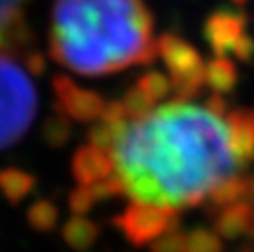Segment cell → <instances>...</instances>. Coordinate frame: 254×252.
Returning a JSON list of instances; mask_svg holds the SVG:
<instances>
[{
  "mask_svg": "<svg viewBox=\"0 0 254 252\" xmlns=\"http://www.w3.org/2000/svg\"><path fill=\"white\" fill-rule=\"evenodd\" d=\"M123 107H125V113H127V121H131V119H139V117H143L145 113H149L151 109H153V101L149 99V95L141 89V87H131L127 93H125V97H123Z\"/></svg>",
  "mask_w": 254,
  "mask_h": 252,
  "instance_id": "cell-21",
  "label": "cell"
},
{
  "mask_svg": "<svg viewBox=\"0 0 254 252\" xmlns=\"http://www.w3.org/2000/svg\"><path fill=\"white\" fill-rule=\"evenodd\" d=\"M238 81V69L232 60L226 56H214L210 62H206V85L212 87L216 93H228L236 87Z\"/></svg>",
  "mask_w": 254,
  "mask_h": 252,
  "instance_id": "cell-14",
  "label": "cell"
},
{
  "mask_svg": "<svg viewBox=\"0 0 254 252\" xmlns=\"http://www.w3.org/2000/svg\"><path fill=\"white\" fill-rule=\"evenodd\" d=\"M151 252H187V234L181 230H169L149 244Z\"/></svg>",
  "mask_w": 254,
  "mask_h": 252,
  "instance_id": "cell-22",
  "label": "cell"
},
{
  "mask_svg": "<svg viewBox=\"0 0 254 252\" xmlns=\"http://www.w3.org/2000/svg\"><path fill=\"white\" fill-rule=\"evenodd\" d=\"M248 196H250V202L254 204V175H252V179L248 181Z\"/></svg>",
  "mask_w": 254,
  "mask_h": 252,
  "instance_id": "cell-29",
  "label": "cell"
},
{
  "mask_svg": "<svg viewBox=\"0 0 254 252\" xmlns=\"http://www.w3.org/2000/svg\"><path fill=\"white\" fill-rule=\"evenodd\" d=\"M115 165L109 153L93 147V145H81L75 149L71 157V175L77 181V185H93L113 173Z\"/></svg>",
  "mask_w": 254,
  "mask_h": 252,
  "instance_id": "cell-8",
  "label": "cell"
},
{
  "mask_svg": "<svg viewBox=\"0 0 254 252\" xmlns=\"http://www.w3.org/2000/svg\"><path fill=\"white\" fill-rule=\"evenodd\" d=\"M113 226L121 230L131 244L145 246L169 230H179V216L171 208L133 200L113 218Z\"/></svg>",
  "mask_w": 254,
  "mask_h": 252,
  "instance_id": "cell-5",
  "label": "cell"
},
{
  "mask_svg": "<svg viewBox=\"0 0 254 252\" xmlns=\"http://www.w3.org/2000/svg\"><path fill=\"white\" fill-rule=\"evenodd\" d=\"M58 218H60V210L48 198H40L32 202L26 210V220L30 228L36 232H52L58 224Z\"/></svg>",
  "mask_w": 254,
  "mask_h": 252,
  "instance_id": "cell-16",
  "label": "cell"
},
{
  "mask_svg": "<svg viewBox=\"0 0 254 252\" xmlns=\"http://www.w3.org/2000/svg\"><path fill=\"white\" fill-rule=\"evenodd\" d=\"M109 155L133 200L171 210L202 202L216 183L244 167L224 117L187 101L123 121Z\"/></svg>",
  "mask_w": 254,
  "mask_h": 252,
  "instance_id": "cell-1",
  "label": "cell"
},
{
  "mask_svg": "<svg viewBox=\"0 0 254 252\" xmlns=\"http://www.w3.org/2000/svg\"><path fill=\"white\" fill-rule=\"evenodd\" d=\"M232 56L240 62H250L254 58V38H250L246 32L236 40V44L232 46Z\"/></svg>",
  "mask_w": 254,
  "mask_h": 252,
  "instance_id": "cell-25",
  "label": "cell"
},
{
  "mask_svg": "<svg viewBox=\"0 0 254 252\" xmlns=\"http://www.w3.org/2000/svg\"><path fill=\"white\" fill-rule=\"evenodd\" d=\"M97 236H99V226L93 220L79 214H73L62 226V238L71 250H87L89 246L95 244Z\"/></svg>",
  "mask_w": 254,
  "mask_h": 252,
  "instance_id": "cell-12",
  "label": "cell"
},
{
  "mask_svg": "<svg viewBox=\"0 0 254 252\" xmlns=\"http://www.w3.org/2000/svg\"><path fill=\"white\" fill-rule=\"evenodd\" d=\"M95 196L91 192V187H85V185H79L77 189L71 190L69 198H67V204H69V210L73 214H79V216H85L93 206H95Z\"/></svg>",
  "mask_w": 254,
  "mask_h": 252,
  "instance_id": "cell-24",
  "label": "cell"
},
{
  "mask_svg": "<svg viewBox=\"0 0 254 252\" xmlns=\"http://www.w3.org/2000/svg\"><path fill=\"white\" fill-rule=\"evenodd\" d=\"M157 48L173 81L175 99L187 101L189 97L198 95L206 85V62L200 54L187 40L171 32L157 40Z\"/></svg>",
  "mask_w": 254,
  "mask_h": 252,
  "instance_id": "cell-4",
  "label": "cell"
},
{
  "mask_svg": "<svg viewBox=\"0 0 254 252\" xmlns=\"http://www.w3.org/2000/svg\"><path fill=\"white\" fill-rule=\"evenodd\" d=\"M246 16L238 10L218 8L204 22V38L214 56H226L244 34Z\"/></svg>",
  "mask_w": 254,
  "mask_h": 252,
  "instance_id": "cell-7",
  "label": "cell"
},
{
  "mask_svg": "<svg viewBox=\"0 0 254 252\" xmlns=\"http://www.w3.org/2000/svg\"><path fill=\"white\" fill-rule=\"evenodd\" d=\"M236 157L246 165L254 157V111L234 109L224 115Z\"/></svg>",
  "mask_w": 254,
  "mask_h": 252,
  "instance_id": "cell-10",
  "label": "cell"
},
{
  "mask_svg": "<svg viewBox=\"0 0 254 252\" xmlns=\"http://www.w3.org/2000/svg\"><path fill=\"white\" fill-rule=\"evenodd\" d=\"M26 0H0V46H20L28 30L22 24V8Z\"/></svg>",
  "mask_w": 254,
  "mask_h": 252,
  "instance_id": "cell-11",
  "label": "cell"
},
{
  "mask_svg": "<svg viewBox=\"0 0 254 252\" xmlns=\"http://www.w3.org/2000/svg\"><path fill=\"white\" fill-rule=\"evenodd\" d=\"M101 121H107V123H119V121H127V113H125V107L121 101H111V103H105L103 107V113L99 117Z\"/></svg>",
  "mask_w": 254,
  "mask_h": 252,
  "instance_id": "cell-26",
  "label": "cell"
},
{
  "mask_svg": "<svg viewBox=\"0 0 254 252\" xmlns=\"http://www.w3.org/2000/svg\"><path fill=\"white\" fill-rule=\"evenodd\" d=\"M36 185L34 175L22 169H2L0 171V192L10 204H18L24 200Z\"/></svg>",
  "mask_w": 254,
  "mask_h": 252,
  "instance_id": "cell-15",
  "label": "cell"
},
{
  "mask_svg": "<svg viewBox=\"0 0 254 252\" xmlns=\"http://www.w3.org/2000/svg\"><path fill=\"white\" fill-rule=\"evenodd\" d=\"M24 65L32 71V73H42L44 71V65H46V62H44V56L40 54V52H28L26 56H24Z\"/></svg>",
  "mask_w": 254,
  "mask_h": 252,
  "instance_id": "cell-28",
  "label": "cell"
},
{
  "mask_svg": "<svg viewBox=\"0 0 254 252\" xmlns=\"http://www.w3.org/2000/svg\"><path fill=\"white\" fill-rule=\"evenodd\" d=\"M252 236H254V226H252Z\"/></svg>",
  "mask_w": 254,
  "mask_h": 252,
  "instance_id": "cell-32",
  "label": "cell"
},
{
  "mask_svg": "<svg viewBox=\"0 0 254 252\" xmlns=\"http://www.w3.org/2000/svg\"><path fill=\"white\" fill-rule=\"evenodd\" d=\"M54 93H56V109L65 113L75 121H95L101 117L105 101L99 93L89 91L73 83L65 75L54 77Z\"/></svg>",
  "mask_w": 254,
  "mask_h": 252,
  "instance_id": "cell-6",
  "label": "cell"
},
{
  "mask_svg": "<svg viewBox=\"0 0 254 252\" xmlns=\"http://www.w3.org/2000/svg\"><path fill=\"white\" fill-rule=\"evenodd\" d=\"M244 196H248V181L240 175H230L226 179H222L220 183H216L210 192H208V206L210 210H218L226 204L238 202Z\"/></svg>",
  "mask_w": 254,
  "mask_h": 252,
  "instance_id": "cell-13",
  "label": "cell"
},
{
  "mask_svg": "<svg viewBox=\"0 0 254 252\" xmlns=\"http://www.w3.org/2000/svg\"><path fill=\"white\" fill-rule=\"evenodd\" d=\"M42 135L44 141L52 147H62L67 143L69 135H71V125H69V117L65 113H62L60 109H56V113H52L42 127Z\"/></svg>",
  "mask_w": 254,
  "mask_h": 252,
  "instance_id": "cell-17",
  "label": "cell"
},
{
  "mask_svg": "<svg viewBox=\"0 0 254 252\" xmlns=\"http://www.w3.org/2000/svg\"><path fill=\"white\" fill-rule=\"evenodd\" d=\"M187 252H222V240L208 228H192L187 232Z\"/></svg>",
  "mask_w": 254,
  "mask_h": 252,
  "instance_id": "cell-19",
  "label": "cell"
},
{
  "mask_svg": "<svg viewBox=\"0 0 254 252\" xmlns=\"http://www.w3.org/2000/svg\"><path fill=\"white\" fill-rule=\"evenodd\" d=\"M121 123H123V121H119V123H107V121L95 123V125L89 129V133H87L89 145H93V147H97V149L109 153L111 147H113V143H115V139H117V133H119Z\"/></svg>",
  "mask_w": 254,
  "mask_h": 252,
  "instance_id": "cell-20",
  "label": "cell"
},
{
  "mask_svg": "<svg viewBox=\"0 0 254 252\" xmlns=\"http://www.w3.org/2000/svg\"><path fill=\"white\" fill-rule=\"evenodd\" d=\"M38 107L36 87L22 63L0 48V149L14 145L30 127Z\"/></svg>",
  "mask_w": 254,
  "mask_h": 252,
  "instance_id": "cell-3",
  "label": "cell"
},
{
  "mask_svg": "<svg viewBox=\"0 0 254 252\" xmlns=\"http://www.w3.org/2000/svg\"><path fill=\"white\" fill-rule=\"evenodd\" d=\"M137 87H141L149 95V99L153 103H157V101H161V99H165V97H169L173 93V81H171V77L165 75V73H161V71H149V73H145L139 79Z\"/></svg>",
  "mask_w": 254,
  "mask_h": 252,
  "instance_id": "cell-18",
  "label": "cell"
},
{
  "mask_svg": "<svg viewBox=\"0 0 254 252\" xmlns=\"http://www.w3.org/2000/svg\"><path fill=\"white\" fill-rule=\"evenodd\" d=\"M52 58L81 75H103L159 54L153 16L143 0H56Z\"/></svg>",
  "mask_w": 254,
  "mask_h": 252,
  "instance_id": "cell-2",
  "label": "cell"
},
{
  "mask_svg": "<svg viewBox=\"0 0 254 252\" xmlns=\"http://www.w3.org/2000/svg\"><path fill=\"white\" fill-rule=\"evenodd\" d=\"M254 226V204L250 200H238L218 208L214 216V232L224 240H236Z\"/></svg>",
  "mask_w": 254,
  "mask_h": 252,
  "instance_id": "cell-9",
  "label": "cell"
},
{
  "mask_svg": "<svg viewBox=\"0 0 254 252\" xmlns=\"http://www.w3.org/2000/svg\"><path fill=\"white\" fill-rule=\"evenodd\" d=\"M242 252H250V250H248V248H244V250H242Z\"/></svg>",
  "mask_w": 254,
  "mask_h": 252,
  "instance_id": "cell-31",
  "label": "cell"
},
{
  "mask_svg": "<svg viewBox=\"0 0 254 252\" xmlns=\"http://www.w3.org/2000/svg\"><path fill=\"white\" fill-rule=\"evenodd\" d=\"M204 107H206L210 113L218 115V117H224V115L228 113V107H226V101H224L222 93H216V91L204 101Z\"/></svg>",
  "mask_w": 254,
  "mask_h": 252,
  "instance_id": "cell-27",
  "label": "cell"
},
{
  "mask_svg": "<svg viewBox=\"0 0 254 252\" xmlns=\"http://www.w3.org/2000/svg\"><path fill=\"white\" fill-rule=\"evenodd\" d=\"M232 2H236V4H244L246 0H232Z\"/></svg>",
  "mask_w": 254,
  "mask_h": 252,
  "instance_id": "cell-30",
  "label": "cell"
},
{
  "mask_svg": "<svg viewBox=\"0 0 254 252\" xmlns=\"http://www.w3.org/2000/svg\"><path fill=\"white\" fill-rule=\"evenodd\" d=\"M89 187H91V192H93V196H95L97 202H99V200L115 198V196H119V194L125 192V187H123L121 179H119L117 175H113V173H111L109 177H105V179H101V181L89 185Z\"/></svg>",
  "mask_w": 254,
  "mask_h": 252,
  "instance_id": "cell-23",
  "label": "cell"
}]
</instances>
